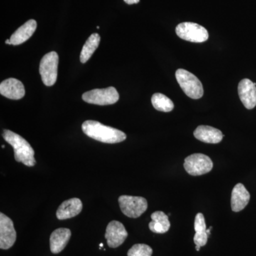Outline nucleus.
Masks as SVG:
<instances>
[{
  "instance_id": "obj_24",
  "label": "nucleus",
  "mask_w": 256,
  "mask_h": 256,
  "mask_svg": "<svg viewBox=\"0 0 256 256\" xmlns=\"http://www.w3.org/2000/svg\"><path fill=\"white\" fill-rule=\"evenodd\" d=\"M212 226H210V228L206 229V233H207V234H208V236H210V230H212Z\"/></svg>"
},
{
  "instance_id": "obj_12",
  "label": "nucleus",
  "mask_w": 256,
  "mask_h": 256,
  "mask_svg": "<svg viewBox=\"0 0 256 256\" xmlns=\"http://www.w3.org/2000/svg\"><path fill=\"white\" fill-rule=\"evenodd\" d=\"M0 94L12 100H20L25 95V88L18 79L8 78L0 84Z\"/></svg>"
},
{
  "instance_id": "obj_1",
  "label": "nucleus",
  "mask_w": 256,
  "mask_h": 256,
  "mask_svg": "<svg viewBox=\"0 0 256 256\" xmlns=\"http://www.w3.org/2000/svg\"><path fill=\"white\" fill-rule=\"evenodd\" d=\"M82 132L99 142L114 144L126 140V133L116 128L104 126L95 120H86L82 124Z\"/></svg>"
},
{
  "instance_id": "obj_3",
  "label": "nucleus",
  "mask_w": 256,
  "mask_h": 256,
  "mask_svg": "<svg viewBox=\"0 0 256 256\" xmlns=\"http://www.w3.org/2000/svg\"><path fill=\"white\" fill-rule=\"evenodd\" d=\"M176 80L183 92L192 99L201 98L204 95L202 82L196 76L185 69H178L176 72Z\"/></svg>"
},
{
  "instance_id": "obj_21",
  "label": "nucleus",
  "mask_w": 256,
  "mask_h": 256,
  "mask_svg": "<svg viewBox=\"0 0 256 256\" xmlns=\"http://www.w3.org/2000/svg\"><path fill=\"white\" fill-rule=\"evenodd\" d=\"M152 104L156 110L171 112L174 109V104L168 96L162 94H154L152 97Z\"/></svg>"
},
{
  "instance_id": "obj_17",
  "label": "nucleus",
  "mask_w": 256,
  "mask_h": 256,
  "mask_svg": "<svg viewBox=\"0 0 256 256\" xmlns=\"http://www.w3.org/2000/svg\"><path fill=\"white\" fill-rule=\"evenodd\" d=\"M36 28L37 23L35 20H28L26 23L24 24L22 26L18 28L10 37L12 45L16 46L28 41L36 31Z\"/></svg>"
},
{
  "instance_id": "obj_4",
  "label": "nucleus",
  "mask_w": 256,
  "mask_h": 256,
  "mask_svg": "<svg viewBox=\"0 0 256 256\" xmlns=\"http://www.w3.org/2000/svg\"><path fill=\"white\" fill-rule=\"evenodd\" d=\"M58 56L52 52L44 56L40 65L42 80L46 86H52L56 82L58 75Z\"/></svg>"
},
{
  "instance_id": "obj_15",
  "label": "nucleus",
  "mask_w": 256,
  "mask_h": 256,
  "mask_svg": "<svg viewBox=\"0 0 256 256\" xmlns=\"http://www.w3.org/2000/svg\"><path fill=\"white\" fill-rule=\"evenodd\" d=\"M72 236L70 229L60 228L56 229L50 236V249L53 254H60L65 248Z\"/></svg>"
},
{
  "instance_id": "obj_14",
  "label": "nucleus",
  "mask_w": 256,
  "mask_h": 256,
  "mask_svg": "<svg viewBox=\"0 0 256 256\" xmlns=\"http://www.w3.org/2000/svg\"><path fill=\"white\" fill-rule=\"evenodd\" d=\"M194 136L198 140L210 144L222 142L224 134L222 131L210 126H200L195 130Z\"/></svg>"
},
{
  "instance_id": "obj_19",
  "label": "nucleus",
  "mask_w": 256,
  "mask_h": 256,
  "mask_svg": "<svg viewBox=\"0 0 256 256\" xmlns=\"http://www.w3.org/2000/svg\"><path fill=\"white\" fill-rule=\"evenodd\" d=\"M206 229V222L203 214H197L194 220V230L196 234L194 237V242L196 246L202 247L206 245L208 238Z\"/></svg>"
},
{
  "instance_id": "obj_25",
  "label": "nucleus",
  "mask_w": 256,
  "mask_h": 256,
  "mask_svg": "<svg viewBox=\"0 0 256 256\" xmlns=\"http://www.w3.org/2000/svg\"><path fill=\"white\" fill-rule=\"evenodd\" d=\"M5 44H6L12 45L11 41H10V40H6V41H5Z\"/></svg>"
},
{
  "instance_id": "obj_18",
  "label": "nucleus",
  "mask_w": 256,
  "mask_h": 256,
  "mask_svg": "<svg viewBox=\"0 0 256 256\" xmlns=\"http://www.w3.org/2000/svg\"><path fill=\"white\" fill-rule=\"evenodd\" d=\"M152 222L149 228L152 232L156 234H164L170 230V222L168 216L163 212H154L151 215Z\"/></svg>"
},
{
  "instance_id": "obj_7",
  "label": "nucleus",
  "mask_w": 256,
  "mask_h": 256,
  "mask_svg": "<svg viewBox=\"0 0 256 256\" xmlns=\"http://www.w3.org/2000/svg\"><path fill=\"white\" fill-rule=\"evenodd\" d=\"M118 202L121 212L129 218H138L148 210V202L143 197L122 195Z\"/></svg>"
},
{
  "instance_id": "obj_11",
  "label": "nucleus",
  "mask_w": 256,
  "mask_h": 256,
  "mask_svg": "<svg viewBox=\"0 0 256 256\" xmlns=\"http://www.w3.org/2000/svg\"><path fill=\"white\" fill-rule=\"evenodd\" d=\"M239 98L242 104L248 110L256 106V84L250 79L244 78L239 82L238 87Z\"/></svg>"
},
{
  "instance_id": "obj_8",
  "label": "nucleus",
  "mask_w": 256,
  "mask_h": 256,
  "mask_svg": "<svg viewBox=\"0 0 256 256\" xmlns=\"http://www.w3.org/2000/svg\"><path fill=\"white\" fill-rule=\"evenodd\" d=\"M213 162L210 158L201 153L191 154L184 160V168L192 176H200L212 171Z\"/></svg>"
},
{
  "instance_id": "obj_27",
  "label": "nucleus",
  "mask_w": 256,
  "mask_h": 256,
  "mask_svg": "<svg viewBox=\"0 0 256 256\" xmlns=\"http://www.w3.org/2000/svg\"><path fill=\"white\" fill-rule=\"evenodd\" d=\"M102 246H104V244H100V248H102Z\"/></svg>"
},
{
  "instance_id": "obj_20",
  "label": "nucleus",
  "mask_w": 256,
  "mask_h": 256,
  "mask_svg": "<svg viewBox=\"0 0 256 256\" xmlns=\"http://www.w3.org/2000/svg\"><path fill=\"white\" fill-rule=\"evenodd\" d=\"M100 42V36L98 34H92L88 38L80 52V60L82 64L86 63L97 50Z\"/></svg>"
},
{
  "instance_id": "obj_26",
  "label": "nucleus",
  "mask_w": 256,
  "mask_h": 256,
  "mask_svg": "<svg viewBox=\"0 0 256 256\" xmlns=\"http://www.w3.org/2000/svg\"><path fill=\"white\" fill-rule=\"evenodd\" d=\"M200 248H201V246H196V250L197 252H200Z\"/></svg>"
},
{
  "instance_id": "obj_6",
  "label": "nucleus",
  "mask_w": 256,
  "mask_h": 256,
  "mask_svg": "<svg viewBox=\"0 0 256 256\" xmlns=\"http://www.w3.org/2000/svg\"><path fill=\"white\" fill-rule=\"evenodd\" d=\"M82 100L88 104L98 106L112 105L119 100V94L114 87L94 89L82 94Z\"/></svg>"
},
{
  "instance_id": "obj_22",
  "label": "nucleus",
  "mask_w": 256,
  "mask_h": 256,
  "mask_svg": "<svg viewBox=\"0 0 256 256\" xmlns=\"http://www.w3.org/2000/svg\"><path fill=\"white\" fill-rule=\"evenodd\" d=\"M152 249L146 244H136L128 252V256H152Z\"/></svg>"
},
{
  "instance_id": "obj_10",
  "label": "nucleus",
  "mask_w": 256,
  "mask_h": 256,
  "mask_svg": "<svg viewBox=\"0 0 256 256\" xmlns=\"http://www.w3.org/2000/svg\"><path fill=\"white\" fill-rule=\"evenodd\" d=\"M128 236V233L124 224L118 220H112L106 228L105 237L108 245L112 248L122 245Z\"/></svg>"
},
{
  "instance_id": "obj_5",
  "label": "nucleus",
  "mask_w": 256,
  "mask_h": 256,
  "mask_svg": "<svg viewBox=\"0 0 256 256\" xmlns=\"http://www.w3.org/2000/svg\"><path fill=\"white\" fill-rule=\"evenodd\" d=\"M176 34L182 40L194 43L206 42L210 36L206 28L198 24L193 22L180 24L176 28Z\"/></svg>"
},
{
  "instance_id": "obj_16",
  "label": "nucleus",
  "mask_w": 256,
  "mask_h": 256,
  "mask_svg": "<svg viewBox=\"0 0 256 256\" xmlns=\"http://www.w3.org/2000/svg\"><path fill=\"white\" fill-rule=\"evenodd\" d=\"M250 198V193L248 192L245 186L242 184H237L232 193L230 204L232 210L234 212H240L247 206Z\"/></svg>"
},
{
  "instance_id": "obj_2",
  "label": "nucleus",
  "mask_w": 256,
  "mask_h": 256,
  "mask_svg": "<svg viewBox=\"0 0 256 256\" xmlns=\"http://www.w3.org/2000/svg\"><path fill=\"white\" fill-rule=\"evenodd\" d=\"M3 138L14 149V159L16 162L28 166L36 164L34 150L24 138L9 130H4Z\"/></svg>"
},
{
  "instance_id": "obj_23",
  "label": "nucleus",
  "mask_w": 256,
  "mask_h": 256,
  "mask_svg": "<svg viewBox=\"0 0 256 256\" xmlns=\"http://www.w3.org/2000/svg\"><path fill=\"white\" fill-rule=\"evenodd\" d=\"M124 2L127 3L128 4H138L140 0H124Z\"/></svg>"
},
{
  "instance_id": "obj_13",
  "label": "nucleus",
  "mask_w": 256,
  "mask_h": 256,
  "mask_svg": "<svg viewBox=\"0 0 256 256\" xmlns=\"http://www.w3.org/2000/svg\"><path fill=\"white\" fill-rule=\"evenodd\" d=\"M82 210V204L78 198H72L64 202L58 207L56 217L60 220H68L78 215Z\"/></svg>"
},
{
  "instance_id": "obj_9",
  "label": "nucleus",
  "mask_w": 256,
  "mask_h": 256,
  "mask_svg": "<svg viewBox=\"0 0 256 256\" xmlns=\"http://www.w3.org/2000/svg\"><path fill=\"white\" fill-rule=\"evenodd\" d=\"M16 233L12 220L3 213L0 214V248L8 250L13 246Z\"/></svg>"
}]
</instances>
